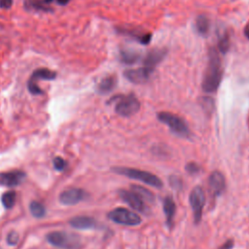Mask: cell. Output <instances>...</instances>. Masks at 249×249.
<instances>
[{"mask_svg": "<svg viewBox=\"0 0 249 249\" xmlns=\"http://www.w3.org/2000/svg\"><path fill=\"white\" fill-rule=\"evenodd\" d=\"M26 178V173L19 169L0 172V186L17 187Z\"/></svg>", "mask_w": 249, "mask_h": 249, "instance_id": "cell-12", "label": "cell"}, {"mask_svg": "<svg viewBox=\"0 0 249 249\" xmlns=\"http://www.w3.org/2000/svg\"><path fill=\"white\" fill-rule=\"evenodd\" d=\"M167 53L166 49H154L147 53L143 59V66L154 72L157 65L165 57Z\"/></svg>", "mask_w": 249, "mask_h": 249, "instance_id": "cell-13", "label": "cell"}, {"mask_svg": "<svg viewBox=\"0 0 249 249\" xmlns=\"http://www.w3.org/2000/svg\"><path fill=\"white\" fill-rule=\"evenodd\" d=\"M58 5H60V6H65V5H67L71 0H54Z\"/></svg>", "mask_w": 249, "mask_h": 249, "instance_id": "cell-32", "label": "cell"}, {"mask_svg": "<svg viewBox=\"0 0 249 249\" xmlns=\"http://www.w3.org/2000/svg\"><path fill=\"white\" fill-rule=\"evenodd\" d=\"M53 165L56 171H62L67 166V161L61 157H55L53 160Z\"/></svg>", "mask_w": 249, "mask_h": 249, "instance_id": "cell-26", "label": "cell"}, {"mask_svg": "<svg viewBox=\"0 0 249 249\" xmlns=\"http://www.w3.org/2000/svg\"><path fill=\"white\" fill-rule=\"evenodd\" d=\"M24 5H25L26 9L43 11V12H52L53 11V9L45 2V0H26Z\"/></svg>", "mask_w": 249, "mask_h": 249, "instance_id": "cell-21", "label": "cell"}, {"mask_svg": "<svg viewBox=\"0 0 249 249\" xmlns=\"http://www.w3.org/2000/svg\"><path fill=\"white\" fill-rule=\"evenodd\" d=\"M47 241L54 247L60 249H77L80 246V237L75 233L54 231L46 235Z\"/></svg>", "mask_w": 249, "mask_h": 249, "instance_id": "cell-4", "label": "cell"}, {"mask_svg": "<svg viewBox=\"0 0 249 249\" xmlns=\"http://www.w3.org/2000/svg\"><path fill=\"white\" fill-rule=\"evenodd\" d=\"M157 118L160 123L166 124L174 134L183 138L190 136V129L187 123L179 116L170 112H159Z\"/></svg>", "mask_w": 249, "mask_h": 249, "instance_id": "cell-5", "label": "cell"}, {"mask_svg": "<svg viewBox=\"0 0 249 249\" xmlns=\"http://www.w3.org/2000/svg\"><path fill=\"white\" fill-rule=\"evenodd\" d=\"M163 212L165 215L166 225L171 228L173 225V220L176 212V204L171 196H166L163 199Z\"/></svg>", "mask_w": 249, "mask_h": 249, "instance_id": "cell-17", "label": "cell"}, {"mask_svg": "<svg viewBox=\"0 0 249 249\" xmlns=\"http://www.w3.org/2000/svg\"><path fill=\"white\" fill-rule=\"evenodd\" d=\"M140 53L129 49H122L120 51V60L124 64H133L140 59Z\"/></svg>", "mask_w": 249, "mask_h": 249, "instance_id": "cell-19", "label": "cell"}, {"mask_svg": "<svg viewBox=\"0 0 249 249\" xmlns=\"http://www.w3.org/2000/svg\"><path fill=\"white\" fill-rule=\"evenodd\" d=\"M120 197L128 204L131 208L134 210L141 212V213H147L148 208L146 206L145 200L141 198L136 193L132 191H126V190H119L118 192Z\"/></svg>", "mask_w": 249, "mask_h": 249, "instance_id": "cell-10", "label": "cell"}, {"mask_svg": "<svg viewBox=\"0 0 249 249\" xmlns=\"http://www.w3.org/2000/svg\"><path fill=\"white\" fill-rule=\"evenodd\" d=\"M69 224L78 230H89L96 227V221L89 216H75L69 220Z\"/></svg>", "mask_w": 249, "mask_h": 249, "instance_id": "cell-16", "label": "cell"}, {"mask_svg": "<svg viewBox=\"0 0 249 249\" xmlns=\"http://www.w3.org/2000/svg\"><path fill=\"white\" fill-rule=\"evenodd\" d=\"M19 240V236H18V233L15 231H10L8 234H7V243L11 246H15L18 244Z\"/></svg>", "mask_w": 249, "mask_h": 249, "instance_id": "cell-27", "label": "cell"}, {"mask_svg": "<svg viewBox=\"0 0 249 249\" xmlns=\"http://www.w3.org/2000/svg\"><path fill=\"white\" fill-rule=\"evenodd\" d=\"M213 99L209 98V97H204L202 98L201 101V105L203 106V108L205 109L206 112H211L213 110Z\"/></svg>", "mask_w": 249, "mask_h": 249, "instance_id": "cell-28", "label": "cell"}, {"mask_svg": "<svg viewBox=\"0 0 249 249\" xmlns=\"http://www.w3.org/2000/svg\"><path fill=\"white\" fill-rule=\"evenodd\" d=\"M56 77V72L50 70L48 68H38L36 69L30 76L28 82H27V89L29 92L33 95H39L44 94V91L38 87L37 81L38 80H54Z\"/></svg>", "mask_w": 249, "mask_h": 249, "instance_id": "cell-7", "label": "cell"}, {"mask_svg": "<svg viewBox=\"0 0 249 249\" xmlns=\"http://www.w3.org/2000/svg\"><path fill=\"white\" fill-rule=\"evenodd\" d=\"M218 50L223 54H226L230 50V35L228 31L222 33L218 40Z\"/></svg>", "mask_w": 249, "mask_h": 249, "instance_id": "cell-25", "label": "cell"}, {"mask_svg": "<svg viewBox=\"0 0 249 249\" xmlns=\"http://www.w3.org/2000/svg\"><path fill=\"white\" fill-rule=\"evenodd\" d=\"M222 76L223 69L221 57L216 49L210 48L208 52V63L201 83L202 90L206 93L215 92L221 84Z\"/></svg>", "mask_w": 249, "mask_h": 249, "instance_id": "cell-1", "label": "cell"}, {"mask_svg": "<svg viewBox=\"0 0 249 249\" xmlns=\"http://www.w3.org/2000/svg\"><path fill=\"white\" fill-rule=\"evenodd\" d=\"M117 85V78L114 75H109L103 78L97 85V92L100 94H107L111 92Z\"/></svg>", "mask_w": 249, "mask_h": 249, "instance_id": "cell-18", "label": "cell"}, {"mask_svg": "<svg viewBox=\"0 0 249 249\" xmlns=\"http://www.w3.org/2000/svg\"><path fill=\"white\" fill-rule=\"evenodd\" d=\"M87 197V193L83 189L69 188L59 194V202L63 205H74L84 200Z\"/></svg>", "mask_w": 249, "mask_h": 249, "instance_id": "cell-11", "label": "cell"}, {"mask_svg": "<svg viewBox=\"0 0 249 249\" xmlns=\"http://www.w3.org/2000/svg\"><path fill=\"white\" fill-rule=\"evenodd\" d=\"M189 201L192 207L194 221L196 224H198L201 220L202 210L205 203V195L201 187L196 186L191 191L189 196Z\"/></svg>", "mask_w": 249, "mask_h": 249, "instance_id": "cell-8", "label": "cell"}, {"mask_svg": "<svg viewBox=\"0 0 249 249\" xmlns=\"http://www.w3.org/2000/svg\"><path fill=\"white\" fill-rule=\"evenodd\" d=\"M116 31L119 34L133 38L135 41H137L141 45H148L152 39V33L147 32L138 27L118 26V27H116Z\"/></svg>", "mask_w": 249, "mask_h": 249, "instance_id": "cell-9", "label": "cell"}, {"mask_svg": "<svg viewBox=\"0 0 249 249\" xmlns=\"http://www.w3.org/2000/svg\"><path fill=\"white\" fill-rule=\"evenodd\" d=\"M17 194L15 191L5 192L1 196V202L6 209H11L16 203Z\"/></svg>", "mask_w": 249, "mask_h": 249, "instance_id": "cell-23", "label": "cell"}, {"mask_svg": "<svg viewBox=\"0 0 249 249\" xmlns=\"http://www.w3.org/2000/svg\"><path fill=\"white\" fill-rule=\"evenodd\" d=\"M112 171L120 175L125 176L127 178L141 181L155 188L162 187V181L158 176L145 170H140V169H135V168L125 167V166H114L112 167Z\"/></svg>", "mask_w": 249, "mask_h": 249, "instance_id": "cell-2", "label": "cell"}, {"mask_svg": "<svg viewBox=\"0 0 249 249\" xmlns=\"http://www.w3.org/2000/svg\"><path fill=\"white\" fill-rule=\"evenodd\" d=\"M112 101H117L115 111L122 117H130L136 114L140 109V102L133 93L126 95H116L109 100V102Z\"/></svg>", "mask_w": 249, "mask_h": 249, "instance_id": "cell-3", "label": "cell"}, {"mask_svg": "<svg viewBox=\"0 0 249 249\" xmlns=\"http://www.w3.org/2000/svg\"><path fill=\"white\" fill-rule=\"evenodd\" d=\"M186 170L188 173L190 174H196L199 171V165L196 162H189L187 165H186Z\"/></svg>", "mask_w": 249, "mask_h": 249, "instance_id": "cell-29", "label": "cell"}, {"mask_svg": "<svg viewBox=\"0 0 249 249\" xmlns=\"http://www.w3.org/2000/svg\"><path fill=\"white\" fill-rule=\"evenodd\" d=\"M232 247H233V240L229 239L225 243H223L222 246H220L219 249H231Z\"/></svg>", "mask_w": 249, "mask_h": 249, "instance_id": "cell-31", "label": "cell"}, {"mask_svg": "<svg viewBox=\"0 0 249 249\" xmlns=\"http://www.w3.org/2000/svg\"><path fill=\"white\" fill-rule=\"evenodd\" d=\"M208 183H209L210 191L214 196H218L222 195L223 192L225 191L226 180L223 173H221L218 170H215L210 174Z\"/></svg>", "mask_w": 249, "mask_h": 249, "instance_id": "cell-15", "label": "cell"}, {"mask_svg": "<svg viewBox=\"0 0 249 249\" xmlns=\"http://www.w3.org/2000/svg\"><path fill=\"white\" fill-rule=\"evenodd\" d=\"M244 35L246 36V38L249 40V22L247 23V25L244 28Z\"/></svg>", "mask_w": 249, "mask_h": 249, "instance_id": "cell-33", "label": "cell"}, {"mask_svg": "<svg viewBox=\"0 0 249 249\" xmlns=\"http://www.w3.org/2000/svg\"><path fill=\"white\" fill-rule=\"evenodd\" d=\"M152 74H153V72L150 71L149 69L145 68L144 66L139 67L137 69L125 70L124 73V77L129 82H131L133 84H137V85L145 84L146 82H148Z\"/></svg>", "mask_w": 249, "mask_h": 249, "instance_id": "cell-14", "label": "cell"}, {"mask_svg": "<svg viewBox=\"0 0 249 249\" xmlns=\"http://www.w3.org/2000/svg\"><path fill=\"white\" fill-rule=\"evenodd\" d=\"M107 217L114 223L124 226H137L142 222L138 214L124 207H117L111 210L107 214Z\"/></svg>", "mask_w": 249, "mask_h": 249, "instance_id": "cell-6", "label": "cell"}, {"mask_svg": "<svg viewBox=\"0 0 249 249\" xmlns=\"http://www.w3.org/2000/svg\"><path fill=\"white\" fill-rule=\"evenodd\" d=\"M132 192L136 193L141 198H143L145 201L152 202L154 200V195L144 187L138 186V185H131Z\"/></svg>", "mask_w": 249, "mask_h": 249, "instance_id": "cell-24", "label": "cell"}, {"mask_svg": "<svg viewBox=\"0 0 249 249\" xmlns=\"http://www.w3.org/2000/svg\"><path fill=\"white\" fill-rule=\"evenodd\" d=\"M195 26H196V32L201 35V36H206L209 32V28H210V21L208 19V18L204 15H199L196 17V22H195Z\"/></svg>", "mask_w": 249, "mask_h": 249, "instance_id": "cell-20", "label": "cell"}, {"mask_svg": "<svg viewBox=\"0 0 249 249\" xmlns=\"http://www.w3.org/2000/svg\"><path fill=\"white\" fill-rule=\"evenodd\" d=\"M29 210L33 217L35 218H43L46 215V208L45 206L36 200H32L29 203Z\"/></svg>", "mask_w": 249, "mask_h": 249, "instance_id": "cell-22", "label": "cell"}, {"mask_svg": "<svg viewBox=\"0 0 249 249\" xmlns=\"http://www.w3.org/2000/svg\"><path fill=\"white\" fill-rule=\"evenodd\" d=\"M13 5V0H0L1 9H10Z\"/></svg>", "mask_w": 249, "mask_h": 249, "instance_id": "cell-30", "label": "cell"}]
</instances>
